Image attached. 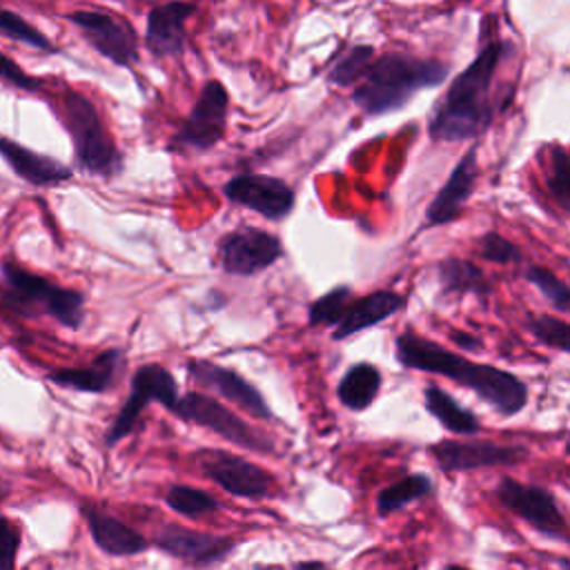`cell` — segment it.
Listing matches in <instances>:
<instances>
[{
	"label": "cell",
	"mask_w": 570,
	"mask_h": 570,
	"mask_svg": "<svg viewBox=\"0 0 570 570\" xmlns=\"http://www.w3.org/2000/svg\"><path fill=\"white\" fill-rule=\"evenodd\" d=\"M381 370L367 361L354 363L345 370L336 385V399L352 412H365L381 390Z\"/></svg>",
	"instance_id": "cell-24"
},
{
	"label": "cell",
	"mask_w": 570,
	"mask_h": 570,
	"mask_svg": "<svg viewBox=\"0 0 570 570\" xmlns=\"http://www.w3.org/2000/svg\"><path fill=\"white\" fill-rule=\"evenodd\" d=\"M229 94L220 80H207L185 120L169 140V149L207 151L220 142L227 129Z\"/></svg>",
	"instance_id": "cell-8"
},
{
	"label": "cell",
	"mask_w": 570,
	"mask_h": 570,
	"mask_svg": "<svg viewBox=\"0 0 570 570\" xmlns=\"http://www.w3.org/2000/svg\"><path fill=\"white\" fill-rule=\"evenodd\" d=\"M0 156L4 158V163L27 183L38 185V187H49V185H58L71 178V167L62 165L60 160L38 154L33 149L22 147L20 142L0 136Z\"/></svg>",
	"instance_id": "cell-21"
},
{
	"label": "cell",
	"mask_w": 570,
	"mask_h": 570,
	"mask_svg": "<svg viewBox=\"0 0 570 570\" xmlns=\"http://www.w3.org/2000/svg\"><path fill=\"white\" fill-rule=\"evenodd\" d=\"M154 543L163 552H167L189 566H196V568L218 566L236 548V541L232 537L196 532V530H187L180 525H165L156 534Z\"/></svg>",
	"instance_id": "cell-16"
},
{
	"label": "cell",
	"mask_w": 570,
	"mask_h": 570,
	"mask_svg": "<svg viewBox=\"0 0 570 570\" xmlns=\"http://www.w3.org/2000/svg\"><path fill=\"white\" fill-rule=\"evenodd\" d=\"M176 399H178V383L165 365H160V363L140 365L131 376L129 396L125 399L120 412L107 428L105 443L109 448H114L118 441L129 436L136 430L140 414L149 403H158V405L167 407V412H169L174 407Z\"/></svg>",
	"instance_id": "cell-7"
},
{
	"label": "cell",
	"mask_w": 570,
	"mask_h": 570,
	"mask_svg": "<svg viewBox=\"0 0 570 570\" xmlns=\"http://www.w3.org/2000/svg\"><path fill=\"white\" fill-rule=\"evenodd\" d=\"M448 71L450 65L436 58L385 51L365 67L352 89V102L372 118L401 111L419 91L439 87Z\"/></svg>",
	"instance_id": "cell-3"
},
{
	"label": "cell",
	"mask_w": 570,
	"mask_h": 570,
	"mask_svg": "<svg viewBox=\"0 0 570 570\" xmlns=\"http://www.w3.org/2000/svg\"><path fill=\"white\" fill-rule=\"evenodd\" d=\"M2 303L18 316H51L69 330H78L85 321V296L78 289L60 287L45 276L2 265Z\"/></svg>",
	"instance_id": "cell-4"
},
{
	"label": "cell",
	"mask_w": 570,
	"mask_h": 570,
	"mask_svg": "<svg viewBox=\"0 0 570 570\" xmlns=\"http://www.w3.org/2000/svg\"><path fill=\"white\" fill-rule=\"evenodd\" d=\"M479 254H481L483 261L494 263V265H512V263H519L523 258L521 249L512 240L501 236L499 232H485L481 236Z\"/></svg>",
	"instance_id": "cell-34"
},
{
	"label": "cell",
	"mask_w": 570,
	"mask_h": 570,
	"mask_svg": "<svg viewBox=\"0 0 570 570\" xmlns=\"http://www.w3.org/2000/svg\"><path fill=\"white\" fill-rule=\"evenodd\" d=\"M254 570H276V568H267V566H256ZM292 570H330L323 561H305V563H298L294 566Z\"/></svg>",
	"instance_id": "cell-38"
},
{
	"label": "cell",
	"mask_w": 570,
	"mask_h": 570,
	"mask_svg": "<svg viewBox=\"0 0 570 570\" xmlns=\"http://www.w3.org/2000/svg\"><path fill=\"white\" fill-rule=\"evenodd\" d=\"M394 354L407 370L441 374L472 390L501 416H514L528 403V385L517 374L490 363H474L441 343L421 336L412 327L396 336Z\"/></svg>",
	"instance_id": "cell-1"
},
{
	"label": "cell",
	"mask_w": 570,
	"mask_h": 570,
	"mask_svg": "<svg viewBox=\"0 0 570 570\" xmlns=\"http://www.w3.org/2000/svg\"><path fill=\"white\" fill-rule=\"evenodd\" d=\"M200 468L216 485L234 497L263 499L274 488L272 474L265 472L261 465L223 450L205 452L200 456Z\"/></svg>",
	"instance_id": "cell-15"
},
{
	"label": "cell",
	"mask_w": 570,
	"mask_h": 570,
	"mask_svg": "<svg viewBox=\"0 0 570 570\" xmlns=\"http://www.w3.org/2000/svg\"><path fill=\"white\" fill-rule=\"evenodd\" d=\"M570 174H568V156L561 145L550 147V160L546 169V183L552 198L559 203L561 212L570 209Z\"/></svg>",
	"instance_id": "cell-31"
},
{
	"label": "cell",
	"mask_w": 570,
	"mask_h": 570,
	"mask_svg": "<svg viewBox=\"0 0 570 570\" xmlns=\"http://www.w3.org/2000/svg\"><path fill=\"white\" fill-rule=\"evenodd\" d=\"M187 379L196 387L218 394L220 399L229 401L232 405L252 414L254 419H261V421L274 419V412L263 399V394L258 392V387L252 385L247 379H243L236 370L223 367L209 358H191L187 361Z\"/></svg>",
	"instance_id": "cell-10"
},
{
	"label": "cell",
	"mask_w": 570,
	"mask_h": 570,
	"mask_svg": "<svg viewBox=\"0 0 570 570\" xmlns=\"http://www.w3.org/2000/svg\"><path fill=\"white\" fill-rule=\"evenodd\" d=\"M428 452L443 472L517 465L530 454L525 445H503L494 441H456V439L436 441L428 448Z\"/></svg>",
	"instance_id": "cell-12"
},
{
	"label": "cell",
	"mask_w": 570,
	"mask_h": 570,
	"mask_svg": "<svg viewBox=\"0 0 570 570\" xmlns=\"http://www.w3.org/2000/svg\"><path fill=\"white\" fill-rule=\"evenodd\" d=\"M528 330L530 334L548 345V347H554L559 352H568L570 350V332H568V321L563 318H557V316H548V314H539V316H530L528 318Z\"/></svg>",
	"instance_id": "cell-33"
},
{
	"label": "cell",
	"mask_w": 570,
	"mask_h": 570,
	"mask_svg": "<svg viewBox=\"0 0 570 570\" xmlns=\"http://www.w3.org/2000/svg\"><path fill=\"white\" fill-rule=\"evenodd\" d=\"M448 570H470V568H463V566H450Z\"/></svg>",
	"instance_id": "cell-39"
},
{
	"label": "cell",
	"mask_w": 570,
	"mask_h": 570,
	"mask_svg": "<svg viewBox=\"0 0 570 570\" xmlns=\"http://www.w3.org/2000/svg\"><path fill=\"white\" fill-rule=\"evenodd\" d=\"M423 405L428 414H432L452 434H476L481 430V421L470 410H465L450 392L434 383H428L423 387Z\"/></svg>",
	"instance_id": "cell-25"
},
{
	"label": "cell",
	"mask_w": 570,
	"mask_h": 570,
	"mask_svg": "<svg viewBox=\"0 0 570 570\" xmlns=\"http://www.w3.org/2000/svg\"><path fill=\"white\" fill-rule=\"evenodd\" d=\"M354 296L350 285H336L323 296L314 298L307 307V325L309 327H336Z\"/></svg>",
	"instance_id": "cell-27"
},
{
	"label": "cell",
	"mask_w": 570,
	"mask_h": 570,
	"mask_svg": "<svg viewBox=\"0 0 570 570\" xmlns=\"http://www.w3.org/2000/svg\"><path fill=\"white\" fill-rule=\"evenodd\" d=\"M58 116L73 142V158L80 169L111 178L122 169V156L109 136L96 105L80 91H65Z\"/></svg>",
	"instance_id": "cell-5"
},
{
	"label": "cell",
	"mask_w": 570,
	"mask_h": 570,
	"mask_svg": "<svg viewBox=\"0 0 570 570\" xmlns=\"http://www.w3.org/2000/svg\"><path fill=\"white\" fill-rule=\"evenodd\" d=\"M125 352L118 347L100 352L89 365L82 367H58L47 374V379L60 387L102 394L116 385L118 376L125 370Z\"/></svg>",
	"instance_id": "cell-19"
},
{
	"label": "cell",
	"mask_w": 570,
	"mask_h": 570,
	"mask_svg": "<svg viewBox=\"0 0 570 570\" xmlns=\"http://www.w3.org/2000/svg\"><path fill=\"white\" fill-rule=\"evenodd\" d=\"M405 305H407L405 296L399 292H392V289H376L372 294L358 296V298L350 301L341 323L332 332V338L345 341L367 327L383 323L385 318L405 309Z\"/></svg>",
	"instance_id": "cell-20"
},
{
	"label": "cell",
	"mask_w": 570,
	"mask_h": 570,
	"mask_svg": "<svg viewBox=\"0 0 570 570\" xmlns=\"http://www.w3.org/2000/svg\"><path fill=\"white\" fill-rule=\"evenodd\" d=\"M82 514L87 519L94 543L102 552H107L111 557H131V554L145 552L149 548L147 539L140 532H136L134 528H129L120 519L102 512L100 508L85 505Z\"/></svg>",
	"instance_id": "cell-22"
},
{
	"label": "cell",
	"mask_w": 570,
	"mask_h": 570,
	"mask_svg": "<svg viewBox=\"0 0 570 570\" xmlns=\"http://www.w3.org/2000/svg\"><path fill=\"white\" fill-rule=\"evenodd\" d=\"M67 20L76 24L85 33V40L109 62L118 67H134L138 62V36L125 18L107 11L80 9L71 11Z\"/></svg>",
	"instance_id": "cell-9"
},
{
	"label": "cell",
	"mask_w": 570,
	"mask_h": 570,
	"mask_svg": "<svg viewBox=\"0 0 570 570\" xmlns=\"http://www.w3.org/2000/svg\"><path fill=\"white\" fill-rule=\"evenodd\" d=\"M479 145L474 142L454 165L445 185L436 191L432 203L425 207V227L448 225L463 214V205L472 196L479 180V163H476Z\"/></svg>",
	"instance_id": "cell-17"
},
{
	"label": "cell",
	"mask_w": 570,
	"mask_h": 570,
	"mask_svg": "<svg viewBox=\"0 0 570 570\" xmlns=\"http://www.w3.org/2000/svg\"><path fill=\"white\" fill-rule=\"evenodd\" d=\"M0 33L40 51H56V47L49 42V38L42 31H38L31 22H27L24 18H20L9 9H0Z\"/></svg>",
	"instance_id": "cell-32"
},
{
	"label": "cell",
	"mask_w": 570,
	"mask_h": 570,
	"mask_svg": "<svg viewBox=\"0 0 570 570\" xmlns=\"http://www.w3.org/2000/svg\"><path fill=\"white\" fill-rule=\"evenodd\" d=\"M430 492H432V479L428 474L403 476L376 494V512L381 517H387Z\"/></svg>",
	"instance_id": "cell-26"
},
{
	"label": "cell",
	"mask_w": 570,
	"mask_h": 570,
	"mask_svg": "<svg viewBox=\"0 0 570 570\" xmlns=\"http://www.w3.org/2000/svg\"><path fill=\"white\" fill-rule=\"evenodd\" d=\"M0 78L24 91H38L42 85L38 78L27 76V71H22V67L11 58H7L2 51H0Z\"/></svg>",
	"instance_id": "cell-36"
},
{
	"label": "cell",
	"mask_w": 570,
	"mask_h": 570,
	"mask_svg": "<svg viewBox=\"0 0 570 570\" xmlns=\"http://www.w3.org/2000/svg\"><path fill=\"white\" fill-rule=\"evenodd\" d=\"M523 276L530 285H534L546 296V301L554 309H559L563 314L570 309V289H568L566 281H561L554 272H550L541 265H528Z\"/></svg>",
	"instance_id": "cell-30"
},
{
	"label": "cell",
	"mask_w": 570,
	"mask_h": 570,
	"mask_svg": "<svg viewBox=\"0 0 570 570\" xmlns=\"http://www.w3.org/2000/svg\"><path fill=\"white\" fill-rule=\"evenodd\" d=\"M20 543V530L7 517H0V570L16 568V554Z\"/></svg>",
	"instance_id": "cell-35"
},
{
	"label": "cell",
	"mask_w": 570,
	"mask_h": 570,
	"mask_svg": "<svg viewBox=\"0 0 570 570\" xmlns=\"http://www.w3.org/2000/svg\"><path fill=\"white\" fill-rule=\"evenodd\" d=\"M497 499L517 517L528 521L534 530L548 537H566V521L557 505V499L539 485H528L517 479H501L497 485Z\"/></svg>",
	"instance_id": "cell-13"
},
{
	"label": "cell",
	"mask_w": 570,
	"mask_h": 570,
	"mask_svg": "<svg viewBox=\"0 0 570 570\" xmlns=\"http://www.w3.org/2000/svg\"><path fill=\"white\" fill-rule=\"evenodd\" d=\"M372 60H374V47L354 45L352 49H347L343 56L336 58L325 80L334 87H354Z\"/></svg>",
	"instance_id": "cell-28"
},
{
	"label": "cell",
	"mask_w": 570,
	"mask_h": 570,
	"mask_svg": "<svg viewBox=\"0 0 570 570\" xmlns=\"http://www.w3.org/2000/svg\"><path fill=\"white\" fill-rule=\"evenodd\" d=\"M510 51L512 45L505 40H488L479 47L474 60L450 82L428 118V134L434 142L474 140L492 125L497 111L492 82Z\"/></svg>",
	"instance_id": "cell-2"
},
{
	"label": "cell",
	"mask_w": 570,
	"mask_h": 570,
	"mask_svg": "<svg viewBox=\"0 0 570 570\" xmlns=\"http://www.w3.org/2000/svg\"><path fill=\"white\" fill-rule=\"evenodd\" d=\"M450 336H452V341H454L459 347H463L465 352H476V350L481 347V341H479L476 336L468 334V332H461V330H452V332H450Z\"/></svg>",
	"instance_id": "cell-37"
},
{
	"label": "cell",
	"mask_w": 570,
	"mask_h": 570,
	"mask_svg": "<svg viewBox=\"0 0 570 570\" xmlns=\"http://www.w3.org/2000/svg\"><path fill=\"white\" fill-rule=\"evenodd\" d=\"M165 501L174 512L183 517H200L218 510V501L212 494L191 485H171L165 494Z\"/></svg>",
	"instance_id": "cell-29"
},
{
	"label": "cell",
	"mask_w": 570,
	"mask_h": 570,
	"mask_svg": "<svg viewBox=\"0 0 570 570\" xmlns=\"http://www.w3.org/2000/svg\"><path fill=\"white\" fill-rule=\"evenodd\" d=\"M194 11V2H165L149 9L145 47L154 58H176L183 53L187 40V20Z\"/></svg>",
	"instance_id": "cell-18"
},
{
	"label": "cell",
	"mask_w": 570,
	"mask_h": 570,
	"mask_svg": "<svg viewBox=\"0 0 570 570\" xmlns=\"http://www.w3.org/2000/svg\"><path fill=\"white\" fill-rule=\"evenodd\" d=\"M436 278L441 285V292L445 296H468L474 294L479 298H485L492 294V283L483 274L481 267H476L468 258L450 256L443 258L436 265Z\"/></svg>",
	"instance_id": "cell-23"
},
{
	"label": "cell",
	"mask_w": 570,
	"mask_h": 570,
	"mask_svg": "<svg viewBox=\"0 0 570 570\" xmlns=\"http://www.w3.org/2000/svg\"><path fill=\"white\" fill-rule=\"evenodd\" d=\"M283 243L278 236L261 227H240L220 245V265L234 276H254L272 267L283 256Z\"/></svg>",
	"instance_id": "cell-14"
},
{
	"label": "cell",
	"mask_w": 570,
	"mask_h": 570,
	"mask_svg": "<svg viewBox=\"0 0 570 570\" xmlns=\"http://www.w3.org/2000/svg\"><path fill=\"white\" fill-rule=\"evenodd\" d=\"M176 419L205 428L214 432L216 436L225 439L232 445L258 452V454H274L276 448L269 436L252 428L245 419H240L236 412L225 407L218 399L205 394V392H187L176 399L174 407L169 410Z\"/></svg>",
	"instance_id": "cell-6"
},
{
	"label": "cell",
	"mask_w": 570,
	"mask_h": 570,
	"mask_svg": "<svg viewBox=\"0 0 570 570\" xmlns=\"http://www.w3.org/2000/svg\"><path fill=\"white\" fill-rule=\"evenodd\" d=\"M223 196L232 205L247 207L267 220H283L294 209V189L276 176L238 174L223 185Z\"/></svg>",
	"instance_id": "cell-11"
}]
</instances>
